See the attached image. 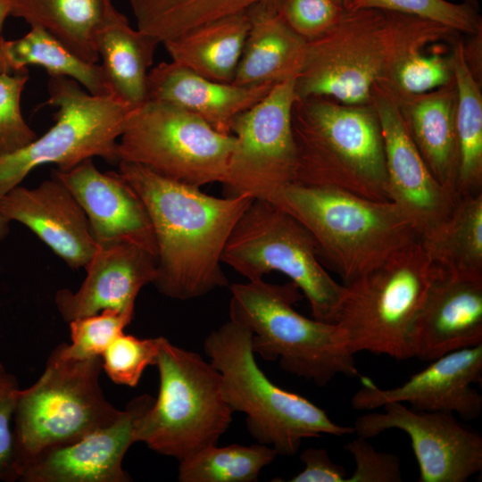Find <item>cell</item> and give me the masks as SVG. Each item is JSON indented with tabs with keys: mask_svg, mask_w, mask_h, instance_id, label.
Masks as SVG:
<instances>
[{
	"mask_svg": "<svg viewBox=\"0 0 482 482\" xmlns=\"http://www.w3.org/2000/svg\"><path fill=\"white\" fill-rule=\"evenodd\" d=\"M117 165L141 198L153 226L157 264L152 284L156 289L186 301L229 286L221 256L234 227L254 198L215 197L137 163L120 161Z\"/></svg>",
	"mask_w": 482,
	"mask_h": 482,
	"instance_id": "1",
	"label": "cell"
},
{
	"mask_svg": "<svg viewBox=\"0 0 482 482\" xmlns=\"http://www.w3.org/2000/svg\"><path fill=\"white\" fill-rule=\"evenodd\" d=\"M460 35L413 16L345 9L330 30L307 42L303 64L295 80V97L370 104L373 87L384 83L403 57L434 44L452 43Z\"/></svg>",
	"mask_w": 482,
	"mask_h": 482,
	"instance_id": "2",
	"label": "cell"
},
{
	"mask_svg": "<svg viewBox=\"0 0 482 482\" xmlns=\"http://www.w3.org/2000/svg\"><path fill=\"white\" fill-rule=\"evenodd\" d=\"M311 235L319 256L347 284L420 240L410 219L391 201L332 187L286 184L267 199Z\"/></svg>",
	"mask_w": 482,
	"mask_h": 482,
	"instance_id": "3",
	"label": "cell"
},
{
	"mask_svg": "<svg viewBox=\"0 0 482 482\" xmlns=\"http://www.w3.org/2000/svg\"><path fill=\"white\" fill-rule=\"evenodd\" d=\"M292 129L297 156L295 183L390 201L381 127L371 103L347 104L324 96L295 99Z\"/></svg>",
	"mask_w": 482,
	"mask_h": 482,
	"instance_id": "4",
	"label": "cell"
},
{
	"mask_svg": "<svg viewBox=\"0 0 482 482\" xmlns=\"http://www.w3.org/2000/svg\"><path fill=\"white\" fill-rule=\"evenodd\" d=\"M252 338L248 328L229 320L207 335L204 350L220 375L229 405L245 414L247 430L257 443L292 456L305 438L354 433L353 427L334 422L309 399L274 384L255 361Z\"/></svg>",
	"mask_w": 482,
	"mask_h": 482,
	"instance_id": "5",
	"label": "cell"
},
{
	"mask_svg": "<svg viewBox=\"0 0 482 482\" xmlns=\"http://www.w3.org/2000/svg\"><path fill=\"white\" fill-rule=\"evenodd\" d=\"M229 320L253 333L254 353L318 386L336 376L359 377L354 354L335 323L309 319L294 306L302 292L292 281L262 279L229 286Z\"/></svg>",
	"mask_w": 482,
	"mask_h": 482,
	"instance_id": "6",
	"label": "cell"
},
{
	"mask_svg": "<svg viewBox=\"0 0 482 482\" xmlns=\"http://www.w3.org/2000/svg\"><path fill=\"white\" fill-rule=\"evenodd\" d=\"M439 273L418 240L343 284L334 323L349 350L412 358V328Z\"/></svg>",
	"mask_w": 482,
	"mask_h": 482,
	"instance_id": "7",
	"label": "cell"
},
{
	"mask_svg": "<svg viewBox=\"0 0 482 482\" xmlns=\"http://www.w3.org/2000/svg\"><path fill=\"white\" fill-rule=\"evenodd\" d=\"M154 365L158 396L137 420L135 443L179 461L216 445L233 414L219 371L197 353L163 337Z\"/></svg>",
	"mask_w": 482,
	"mask_h": 482,
	"instance_id": "8",
	"label": "cell"
},
{
	"mask_svg": "<svg viewBox=\"0 0 482 482\" xmlns=\"http://www.w3.org/2000/svg\"><path fill=\"white\" fill-rule=\"evenodd\" d=\"M102 371L101 356L67 359L56 346L37 381L17 391L13 435L20 475L43 451L77 441L120 415L104 396Z\"/></svg>",
	"mask_w": 482,
	"mask_h": 482,
	"instance_id": "9",
	"label": "cell"
},
{
	"mask_svg": "<svg viewBox=\"0 0 482 482\" xmlns=\"http://www.w3.org/2000/svg\"><path fill=\"white\" fill-rule=\"evenodd\" d=\"M46 104L54 124L25 147L0 157V199L44 164L68 170L93 157L118 164V141L133 110L112 95L95 96L76 80L51 76Z\"/></svg>",
	"mask_w": 482,
	"mask_h": 482,
	"instance_id": "10",
	"label": "cell"
},
{
	"mask_svg": "<svg viewBox=\"0 0 482 482\" xmlns=\"http://www.w3.org/2000/svg\"><path fill=\"white\" fill-rule=\"evenodd\" d=\"M221 262L248 280L283 273L308 300L314 319L334 323L344 285L323 268L308 231L271 202L252 201L234 227Z\"/></svg>",
	"mask_w": 482,
	"mask_h": 482,
	"instance_id": "11",
	"label": "cell"
},
{
	"mask_svg": "<svg viewBox=\"0 0 482 482\" xmlns=\"http://www.w3.org/2000/svg\"><path fill=\"white\" fill-rule=\"evenodd\" d=\"M236 143L234 135L218 132L179 106L147 100L130 112L118 154L120 162L137 163L163 178L201 187L223 181Z\"/></svg>",
	"mask_w": 482,
	"mask_h": 482,
	"instance_id": "12",
	"label": "cell"
},
{
	"mask_svg": "<svg viewBox=\"0 0 482 482\" xmlns=\"http://www.w3.org/2000/svg\"><path fill=\"white\" fill-rule=\"evenodd\" d=\"M295 80L274 85L263 99L234 120L231 134L236 148L221 182L227 196L267 199L278 187L295 181Z\"/></svg>",
	"mask_w": 482,
	"mask_h": 482,
	"instance_id": "13",
	"label": "cell"
},
{
	"mask_svg": "<svg viewBox=\"0 0 482 482\" xmlns=\"http://www.w3.org/2000/svg\"><path fill=\"white\" fill-rule=\"evenodd\" d=\"M380 412L358 417L354 433L370 439L388 429L403 431L416 457L419 482H465L482 470V437L454 414L422 411L402 403H387Z\"/></svg>",
	"mask_w": 482,
	"mask_h": 482,
	"instance_id": "14",
	"label": "cell"
},
{
	"mask_svg": "<svg viewBox=\"0 0 482 482\" xmlns=\"http://www.w3.org/2000/svg\"><path fill=\"white\" fill-rule=\"evenodd\" d=\"M370 103L381 127L390 201L410 219L420 239L447 218L458 197L429 170L387 91L376 85Z\"/></svg>",
	"mask_w": 482,
	"mask_h": 482,
	"instance_id": "15",
	"label": "cell"
},
{
	"mask_svg": "<svg viewBox=\"0 0 482 482\" xmlns=\"http://www.w3.org/2000/svg\"><path fill=\"white\" fill-rule=\"evenodd\" d=\"M431 362L393 388H380L370 378L362 377V386L351 398L352 407L371 411L396 402L417 411L448 412L465 420L478 418L482 395L472 385L482 378V345L451 352Z\"/></svg>",
	"mask_w": 482,
	"mask_h": 482,
	"instance_id": "16",
	"label": "cell"
},
{
	"mask_svg": "<svg viewBox=\"0 0 482 482\" xmlns=\"http://www.w3.org/2000/svg\"><path fill=\"white\" fill-rule=\"evenodd\" d=\"M154 398L143 394L130 400L115 421L84 437L49 448L23 465L22 482H129L123 458L135 444L137 420Z\"/></svg>",
	"mask_w": 482,
	"mask_h": 482,
	"instance_id": "17",
	"label": "cell"
},
{
	"mask_svg": "<svg viewBox=\"0 0 482 482\" xmlns=\"http://www.w3.org/2000/svg\"><path fill=\"white\" fill-rule=\"evenodd\" d=\"M0 213L27 227L72 270L85 268L98 248L84 210L53 175L37 187L11 189L0 199Z\"/></svg>",
	"mask_w": 482,
	"mask_h": 482,
	"instance_id": "18",
	"label": "cell"
},
{
	"mask_svg": "<svg viewBox=\"0 0 482 482\" xmlns=\"http://www.w3.org/2000/svg\"><path fill=\"white\" fill-rule=\"evenodd\" d=\"M52 175L71 192L84 210L98 245L129 242L153 253L157 247L147 211L137 192L119 172H101L87 159Z\"/></svg>",
	"mask_w": 482,
	"mask_h": 482,
	"instance_id": "19",
	"label": "cell"
},
{
	"mask_svg": "<svg viewBox=\"0 0 482 482\" xmlns=\"http://www.w3.org/2000/svg\"><path fill=\"white\" fill-rule=\"evenodd\" d=\"M156 264V256L132 243L100 245L84 268L80 287L56 292V309L68 323L107 309L134 315L137 296L153 283Z\"/></svg>",
	"mask_w": 482,
	"mask_h": 482,
	"instance_id": "20",
	"label": "cell"
},
{
	"mask_svg": "<svg viewBox=\"0 0 482 482\" xmlns=\"http://www.w3.org/2000/svg\"><path fill=\"white\" fill-rule=\"evenodd\" d=\"M479 345H482V278L440 271L412 328V357L431 362L448 353Z\"/></svg>",
	"mask_w": 482,
	"mask_h": 482,
	"instance_id": "21",
	"label": "cell"
},
{
	"mask_svg": "<svg viewBox=\"0 0 482 482\" xmlns=\"http://www.w3.org/2000/svg\"><path fill=\"white\" fill-rule=\"evenodd\" d=\"M276 84L237 85L204 78L172 61L151 68L147 100L170 103L230 135L234 120L263 99Z\"/></svg>",
	"mask_w": 482,
	"mask_h": 482,
	"instance_id": "22",
	"label": "cell"
},
{
	"mask_svg": "<svg viewBox=\"0 0 482 482\" xmlns=\"http://www.w3.org/2000/svg\"><path fill=\"white\" fill-rule=\"evenodd\" d=\"M382 87L395 102L411 140L433 176L456 195L454 80L432 91L418 95L395 94Z\"/></svg>",
	"mask_w": 482,
	"mask_h": 482,
	"instance_id": "23",
	"label": "cell"
},
{
	"mask_svg": "<svg viewBox=\"0 0 482 482\" xmlns=\"http://www.w3.org/2000/svg\"><path fill=\"white\" fill-rule=\"evenodd\" d=\"M276 3L261 2L247 10L249 29L232 83L278 84L299 75L307 42L281 19Z\"/></svg>",
	"mask_w": 482,
	"mask_h": 482,
	"instance_id": "24",
	"label": "cell"
},
{
	"mask_svg": "<svg viewBox=\"0 0 482 482\" xmlns=\"http://www.w3.org/2000/svg\"><path fill=\"white\" fill-rule=\"evenodd\" d=\"M160 41L133 29L115 7L96 35V48L112 96L134 109L147 101V77Z\"/></svg>",
	"mask_w": 482,
	"mask_h": 482,
	"instance_id": "25",
	"label": "cell"
},
{
	"mask_svg": "<svg viewBox=\"0 0 482 482\" xmlns=\"http://www.w3.org/2000/svg\"><path fill=\"white\" fill-rule=\"evenodd\" d=\"M249 25L246 10L202 23L162 44L172 62L209 79L232 83Z\"/></svg>",
	"mask_w": 482,
	"mask_h": 482,
	"instance_id": "26",
	"label": "cell"
},
{
	"mask_svg": "<svg viewBox=\"0 0 482 482\" xmlns=\"http://www.w3.org/2000/svg\"><path fill=\"white\" fill-rule=\"evenodd\" d=\"M112 0H12L11 16L42 28L85 62L97 63L96 35Z\"/></svg>",
	"mask_w": 482,
	"mask_h": 482,
	"instance_id": "27",
	"label": "cell"
},
{
	"mask_svg": "<svg viewBox=\"0 0 482 482\" xmlns=\"http://www.w3.org/2000/svg\"><path fill=\"white\" fill-rule=\"evenodd\" d=\"M420 242L443 273L482 278V192L459 196L447 218Z\"/></svg>",
	"mask_w": 482,
	"mask_h": 482,
	"instance_id": "28",
	"label": "cell"
},
{
	"mask_svg": "<svg viewBox=\"0 0 482 482\" xmlns=\"http://www.w3.org/2000/svg\"><path fill=\"white\" fill-rule=\"evenodd\" d=\"M456 87V195L482 192V90L464 62L461 35L451 44Z\"/></svg>",
	"mask_w": 482,
	"mask_h": 482,
	"instance_id": "29",
	"label": "cell"
},
{
	"mask_svg": "<svg viewBox=\"0 0 482 482\" xmlns=\"http://www.w3.org/2000/svg\"><path fill=\"white\" fill-rule=\"evenodd\" d=\"M29 65L44 68L51 76H64L95 96L112 95L98 63L83 61L42 28L31 27L22 37L0 36V73H13Z\"/></svg>",
	"mask_w": 482,
	"mask_h": 482,
	"instance_id": "30",
	"label": "cell"
},
{
	"mask_svg": "<svg viewBox=\"0 0 482 482\" xmlns=\"http://www.w3.org/2000/svg\"><path fill=\"white\" fill-rule=\"evenodd\" d=\"M265 1L278 0H129L137 29L160 43Z\"/></svg>",
	"mask_w": 482,
	"mask_h": 482,
	"instance_id": "31",
	"label": "cell"
},
{
	"mask_svg": "<svg viewBox=\"0 0 482 482\" xmlns=\"http://www.w3.org/2000/svg\"><path fill=\"white\" fill-rule=\"evenodd\" d=\"M277 452L263 444L209 445L179 461L180 482H254L263 468L277 457Z\"/></svg>",
	"mask_w": 482,
	"mask_h": 482,
	"instance_id": "32",
	"label": "cell"
},
{
	"mask_svg": "<svg viewBox=\"0 0 482 482\" xmlns=\"http://www.w3.org/2000/svg\"><path fill=\"white\" fill-rule=\"evenodd\" d=\"M345 9H377L405 14L441 24L464 35L482 29L479 8L452 0H351Z\"/></svg>",
	"mask_w": 482,
	"mask_h": 482,
	"instance_id": "33",
	"label": "cell"
},
{
	"mask_svg": "<svg viewBox=\"0 0 482 482\" xmlns=\"http://www.w3.org/2000/svg\"><path fill=\"white\" fill-rule=\"evenodd\" d=\"M415 50L403 57L388 79L378 84L401 95H418L432 91L453 80L451 53H427Z\"/></svg>",
	"mask_w": 482,
	"mask_h": 482,
	"instance_id": "34",
	"label": "cell"
},
{
	"mask_svg": "<svg viewBox=\"0 0 482 482\" xmlns=\"http://www.w3.org/2000/svg\"><path fill=\"white\" fill-rule=\"evenodd\" d=\"M134 315L115 310H104L96 314L69 322L71 343L57 345L67 359L86 360L101 356L111 343L131 322Z\"/></svg>",
	"mask_w": 482,
	"mask_h": 482,
	"instance_id": "35",
	"label": "cell"
},
{
	"mask_svg": "<svg viewBox=\"0 0 482 482\" xmlns=\"http://www.w3.org/2000/svg\"><path fill=\"white\" fill-rule=\"evenodd\" d=\"M159 337L138 338L124 332L119 335L101 355L102 368L117 385L135 387L149 365H154Z\"/></svg>",
	"mask_w": 482,
	"mask_h": 482,
	"instance_id": "36",
	"label": "cell"
},
{
	"mask_svg": "<svg viewBox=\"0 0 482 482\" xmlns=\"http://www.w3.org/2000/svg\"><path fill=\"white\" fill-rule=\"evenodd\" d=\"M29 77L28 69L0 73V157L25 147L37 137L21 109V93Z\"/></svg>",
	"mask_w": 482,
	"mask_h": 482,
	"instance_id": "37",
	"label": "cell"
},
{
	"mask_svg": "<svg viewBox=\"0 0 482 482\" xmlns=\"http://www.w3.org/2000/svg\"><path fill=\"white\" fill-rule=\"evenodd\" d=\"M276 4L281 19L306 42L326 34L345 11L337 0H278Z\"/></svg>",
	"mask_w": 482,
	"mask_h": 482,
	"instance_id": "38",
	"label": "cell"
},
{
	"mask_svg": "<svg viewBox=\"0 0 482 482\" xmlns=\"http://www.w3.org/2000/svg\"><path fill=\"white\" fill-rule=\"evenodd\" d=\"M19 389L17 378L0 362V481L12 482L20 478L12 428Z\"/></svg>",
	"mask_w": 482,
	"mask_h": 482,
	"instance_id": "39",
	"label": "cell"
},
{
	"mask_svg": "<svg viewBox=\"0 0 482 482\" xmlns=\"http://www.w3.org/2000/svg\"><path fill=\"white\" fill-rule=\"evenodd\" d=\"M353 457L355 469L346 482H400L401 463L398 456L377 451L368 439L358 436L345 445Z\"/></svg>",
	"mask_w": 482,
	"mask_h": 482,
	"instance_id": "40",
	"label": "cell"
},
{
	"mask_svg": "<svg viewBox=\"0 0 482 482\" xmlns=\"http://www.w3.org/2000/svg\"><path fill=\"white\" fill-rule=\"evenodd\" d=\"M300 460L304 468L289 482H345L346 479L345 469L335 463L324 448H307L301 453Z\"/></svg>",
	"mask_w": 482,
	"mask_h": 482,
	"instance_id": "41",
	"label": "cell"
},
{
	"mask_svg": "<svg viewBox=\"0 0 482 482\" xmlns=\"http://www.w3.org/2000/svg\"><path fill=\"white\" fill-rule=\"evenodd\" d=\"M462 38V54L473 78L482 84V29Z\"/></svg>",
	"mask_w": 482,
	"mask_h": 482,
	"instance_id": "42",
	"label": "cell"
},
{
	"mask_svg": "<svg viewBox=\"0 0 482 482\" xmlns=\"http://www.w3.org/2000/svg\"><path fill=\"white\" fill-rule=\"evenodd\" d=\"M12 0H0V32L8 16L11 15Z\"/></svg>",
	"mask_w": 482,
	"mask_h": 482,
	"instance_id": "43",
	"label": "cell"
},
{
	"mask_svg": "<svg viewBox=\"0 0 482 482\" xmlns=\"http://www.w3.org/2000/svg\"><path fill=\"white\" fill-rule=\"evenodd\" d=\"M10 232V221L0 213V242H2Z\"/></svg>",
	"mask_w": 482,
	"mask_h": 482,
	"instance_id": "44",
	"label": "cell"
},
{
	"mask_svg": "<svg viewBox=\"0 0 482 482\" xmlns=\"http://www.w3.org/2000/svg\"><path fill=\"white\" fill-rule=\"evenodd\" d=\"M452 1L467 3V4H470L473 5V6H475V7L479 8L478 0H452Z\"/></svg>",
	"mask_w": 482,
	"mask_h": 482,
	"instance_id": "45",
	"label": "cell"
},
{
	"mask_svg": "<svg viewBox=\"0 0 482 482\" xmlns=\"http://www.w3.org/2000/svg\"><path fill=\"white\" fill-rule=\"evenodd\" d=\"M338 3H340L341 4L344 5V7L345 8V6L348 4V3L351 1V0H337Z\"/></svg>",
	"mask_w": 482,
	"mask_h": 482,
	"instance_id": "46",
	"label": "cell"
}]
</instances>
